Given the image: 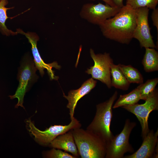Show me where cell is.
<instances>
[{
    "label": "cell",
    "mask_w": 158,
    "mask_h": 158,
    "mask_svg": "<svg viewBox=\"0 0 158 158\" xmlns=\"http://www.w3.org/2000/svg\"><path fill=\"white\" fill-rule=\"evenodd\" d=\"M44 157L48 158H77L60 149L56 150L54 148L44 152Z\"/></svg>",
    "instance_id": "obj_22"
},
{
    "label": "cell",
    "mask_w": 158,
    "mask_h": 158,
    "mask_svg": "<svg viewBox=\"0 0 158 158\" xmlns=\"http://www.w3.org/2000/svg\"><path fill=\"white\" fill-rule=\"evenodd\" d=\"M136 14V26L133 38L138 40L140 46L146 48H156L151 32L148 23L149 9L141 7L135 9Z\"/></svg>",
    "instance_id": "obj_10"
},
{
    "label": "cell",
    "mask_w": 158,
    "mask_h": 158,
    "mask_svg": "<svg viewBox=\"0 0 158 158\" xmlns=\"http://www.w3.org/2000/svg\"><path fill=\"white\" fill-rule=\"evenodd\" d=\"M140 99V93L136 87L127 94L120 95L113 106L112 108L115 109L120 107L134 104L137 103Z\"/></svg>",
    "instance_id": "obj_18"
},
{
    "label": "cell",
    "mask_w": 158,
    "mask_h": 158,
    "mask_svg": "<svg viewBox=\"0 0 158 158\" xmlns=\"http://www.w3.org/2000/svg\"><path fill=\"white\" fill-rule=\"evenodd\" d=\"M136 26L135 9L126 4L114 16L99 26L106 38L123 44H129L133 38Z\"/></svg>",
    "instance_id": "obj_1"
},
{
    "label": "cell",
    "mask_w": 158,
    "mask_h": 158,
    "mask_svg": "<svg viewBox=\"0 0 158 158\" xmlns=\"http://www.w3.org/2000/svg\"><path fill=\"white\" fill-rule=\"evenodd\" d=\"M8 4V0H1L0 1V31L2 34L7 36L18 34L16 32H14L8 29L5 23L7 19L11 18L7 16V11L13 8V7H6Z\"/></svg>",
    "instance_id": "obj_19"
},
{
    "label": "cell",
    "mask_w": 158,
    "mask_h": 158,
    "mask_svg": "<svg viewBox=\"0 0 158 158\" xmlns=\"http://www.w3.org/2000/svg\"><path fill=\"white\" fill-rule=\"evenodd\" d=\"M96 83V81L91 78L84 82L78 89L69 91L67 96L63 94V97L68 101L67 107L69 109L71 119L74 116L75 110L78 101L94 88Z\"/></svg>",
    "instance_id": "obj_13"
},
{
    "label": "cell",
    "mask_w": 158,
    "mask_h": 158,
    "mask_svg": "<svg viewBox=\"0 0 158 158\" xmlns=\"http://www.w3.org/2000/svg\"><path fill=\"white\" fill-rule=\"evenodd\" d=\"M158 0H126V4L129 5L134 9L146 7L153 9L156 8Z\"/></svg>",
    "instance_id": "obj_21"
},
{
    "label": "cell",
    "mask_w": 158,
    "mask_h": 158,
    "mask_svg": "<svg viewBox=\"0 0 158 158\" xmlns=\"http://www.w3.org/2000/svg\"><path fill=\"white\" fill-rule=\"evenodd\" d=\"M1 0H0V1H1Z\"/></svg>",
    "instance_id": "obj_26"
},
{
    "label": "cell",
    "mask_w": 158,
    "mask_h": 158,
    "mask_svg": "<svg viewBox=\"0 0 158 158\" xmlns=\"http://www.w3.org/2000/svg\"><path fill=\"white\" fill-rule=\"evenodd\" d=\"M142 104L138 103L122 107L134 114L139 121L142 128L141 136L143 139L150 131L148 125L149 115L151 112L158 110V90L157 88L149 95Z\"/></svg>",
    "instance_id": "obj_7"
},
{
    "label": "cell",
    "mask_w": 158,
    "mask_h": 158,
    "mask_svg": "<svg viewBox=\"0 0 158 158\" xmlns=\"http://www.w3.org/2000/svg\"><path fill=\"white\" fill-rule=\"evenodd\" d=\"M16 32L18 34L24 35L28 40L31 45V50L34 58V62L37 70H39L42 77L44 74V70H47L50 79L56 80L58 77L54 75V72L52 68H54L59 69L61 66L58 65L56 62L50 63H45L41 58L37 47V43L39 40V37L35 33L32 32H25L20 29H18Z\"/></svg>",
    "instance_id": "obj_11"
},
{
    "label": "cell",
    "mask_w": 158,
    "mask_h": 158,
    "mask_svg": "<svg viewBox=\"0 0 158 158\" xmlns=\"http://www.w3.org/2000/svg\"><path fill=\"white\" fill-rule=\"evenodd\" d=\"M111 83L112 87L123 90H127L130 83L119 68L118 65L114 63L111 66Z\"/></svg>",
    "instance_id": "obj_15"
},
{
    "label": "cell",
    "mask_w": 158,
    "mask_h": 158,
    "mask_svg": "<svg viewBox=\"0 0 158 158\" xmlns=\"http://www.w3.org/2000/svg\"><path fill=\"white\" fill-rule=\"evenodd\" d=\"M91 1H95V0H89ZM104 2L106 4L109 5L114 6H116L114 3L113 0H101Z\"/></svg>",
    "instance_id": "obj_25"
},
{
    "label": "cell",
    "mask_w": 158,
    "mask_h": 158,
    "mask_svg": "<svg viewBox=\"0 0 158 158\" xmlns=\"http://www.w3.org/2000/svg\"><path fill=\"white\" fill-rule=\"evenodd\" d=\"M115 5L120 8L122 7L123 6V0H113Z\"/></svg>",
    "instance_id": "obj_24"
},
{
    "label": "cell",
    "mask_w": 158,
    "mask_h": 158,
    "mask_svg": "<svg viewBox=\"0 0 158 158\" xmlns=\"http://www.w3.org/2000/svg\"><path fill=\"white\" fill-rule=\"evenodd\" d=\"M121 8L100 3H87L82 6L80 15L88 22L99 26L107 20L114 16Z\"/></svg>",
    "instance_id": "obj_8"
},
{
    "label": "cell",
    "mask_w": 158,
    "mask_h": 158,
    "mask_svg": "<svg viewBox=\"0 0 158 158\" xmlns=\"http://www.w3.org/2000/svg\"><path fill=\"white\" fill-rule=\"evenodd\" d=\"M79 155L82 158H104L106 142L92 132L80 128L72 130Z\"/></svg>",
    "instance_id": "obj_2"
},
{
    "label": "cell",
    "mask_w": 158,
    "mask_h": 158,
    "mask_svg": "<svg viewBox=\"0 0 158 158\" xmlns=\"http://www.w3.org/2000/svg\"><path fill=\"white\" fill-rule=\"evenodd\" d=\"M151 15V18L154 26H155L157 29V34H158V8H156L153 9Z\"/></svg>",
    "instance_id": "obj_23"
},
{
    "label": "cell",
    "mask_w": 158,
    "mask_h": 158,
    "mask_svg": "<svg viewBox=\"0 0 158 158\" xmlns=\"http://www.w3.org/2000/svg\"><path fill=\"white\" fill-rule=\"evenodd\" d=\"M118 65L119 69L130 83L140 84L143 83V77L137 69L130 65Z\"/></svg>",
    "instance_id": "obj_17"
},
{
    "label": "cell",
    "mask_w": 158,
    "mask_h": 158,
    "mask_svg": "<svg viewBox=\"0 0 158 158\" xmlns=\"http://www.w3.org/2000/svg\"><path fill=\"white\" fill-rule=\"evenodd\" d=\"M142 61L144 69L146 72L158 70V52L154 48H146Z\"/></svg>",
    "instance_id": "obj_16"
},
{
    "label": "cell",
    "mask_w": 158,
    "mask_h": 158,
    "mask_svg": "<svg viewBox=\"0 0 158 158\" xmlns=\"http://www.w3.org/2000/svg\"><path fill=\"white\" fill-rule=\"evenodd\" d=\"M37 69L33 60L28 56L24 57L18 70V79L19 84L15 94L10 95L11 99L17 98L18 102L15 108L19 106L24 108L23 105L24 96L32 85L36 82L38 78L36 73Z\"/></svg>",
    "instance_id": "obj_4"
},
{
    "label": "cell",
    "mask_w": 158,
    "mask_h": 158,
    "mask_svg": "<svg viewBox=\"0 0 158 158\" xmlns=\"http://www.w3.org/2000/svg\"><path fill=\"white\" fill-rule=\"evenodd\" d=\"M158 130L154 132L150 130L143 139L140 148L131 154L124 156L123 158H158Z\"/></svg>",
    "instance_id": "obj_12"
},
{
    "label": "cell",
    "mask_w": 158,
    "mask_h": 158,
    "mask_svg": "<svg viewBox=\"0 0 158 158\" xmlns=\"http://www.w3.org/2000/svg\"><path fill=\"white\" fill-rule=\"evenodd\" d=\"M158 83V78L147 80L145 83L140 84L137 88L140 95V99L145 100L149 95L155 89Z\"/></svg>",
    "instance_id": "obj_20"
},
{
    "label": "cell",
    "mask_w": 158,
    "mask_h": 158,
    "mask_svg": "<svg viewBox=\"0 0 158 158\" xmlns=\"http://www.w3.org/2000/svg\"><path fill=\"white\" fill-rule=\"evenodd\" d=\"M117 95L116 91L109 99L96 105L95 116L86 129L100 137L106 143L114 136L110 130V125L113 117V106Z\"/></svg>",
    "instance_id": "obj_3"
},
{
    "label": "cell",
    "mask_w": 158,
    "mask_h": 158,
    "mask_svg": "<svg viewBox=\"0 0 158 158\" xmlns=\"http://www.w3.org/2000/svg\"><path fill=\"white\" fill-rule=\"evenodd\" d=\"M135 122L126 120L123 130L119 134L114 136L106 143L105 158H122L127 152H134V149L129 142V138L133 129L136 126Z\"/></svg>",
    "instance_id": "obj_5"
},
{
    "label": "cell",
    "mask_w": 158,
    "mask_h": 158,
    "mask_svg": "<svg viewBox=\"0 0 158 158\" xmlns=\"http://www.w3.org/2000/svg\"><path fill=\"white\" fill-rule=\"evenodd\" d=\"M72 130L58 136L51 142L49 146L70 152L73 156L78 158L80 155Z\"/></svg>",
    "instance_id": "obj_14"
},
{
    "label": "cell",
    "mask_w": 158,
    "mask_h": 158,
    "mask_svg": "<svg viewBox=\"0 0 158 158\" xmlns=\"http://www.w3.org/2000/svg\"><path fill=\"white\" fill-rule=\"evenodd\" d=\"M29 131L34 136L35 139L40 145L49 146L50 143L59 135L76 128H81L80 121L74 116L67 125L51 126L44 131L37 128L30 119L26 121Z\"/></svg>",
    "instance_id": "obj_6"
},
{
    "label": "cell",
    "mask_w": 158,
    "mask_h": 158,
    "mask_svg": "<svg viewBox=\"0 0 158 158\" xmlns=\"http://www.w3.org/2000/svg\"><path fill=\"white\" fill-rule=\"evenodd\" d=\"M90 53L94 64L87 69L86 72L91 74L93 78L99 80L111 88V66L113 61L109 54L105 52L96 54L92 49H90Z\"/></svg>",
    "instance_id": "obj_9"
}]
</instances>
